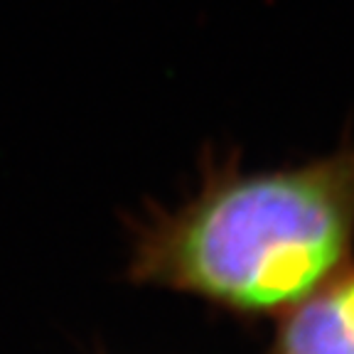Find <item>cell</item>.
Returning <instances> with one entry per match:
<instances>
[{"label": "cell", "mask_w": 354, "mask_h": 354, "mask_svg": "<svg viewBox=\"0 0 354 354\" xmlns=\"http://www.w3.org/2000/svg\"><path fill=\"white\" fill-rule=\"evenodd\" d=\"M354 150L288 170L216 172L138 224L128 278L239 315L286 313L349 263Z\"/></svg>", "instance_id": "6da1fadb"}, {"label": "cell", "mask_w": 354, "mask_h": 354, "mask_svg": "<svg viewBox=\"0 0 354 354\" xmlns=\"http://www.w3.org/2000/svg\"><path fill=\"white\" fill-rule=\"evenodd\" d=\"M268 354H354V266L281 313Z\"/></svg>", "instance_id": "7a4b0ae2"}]
</instances>
